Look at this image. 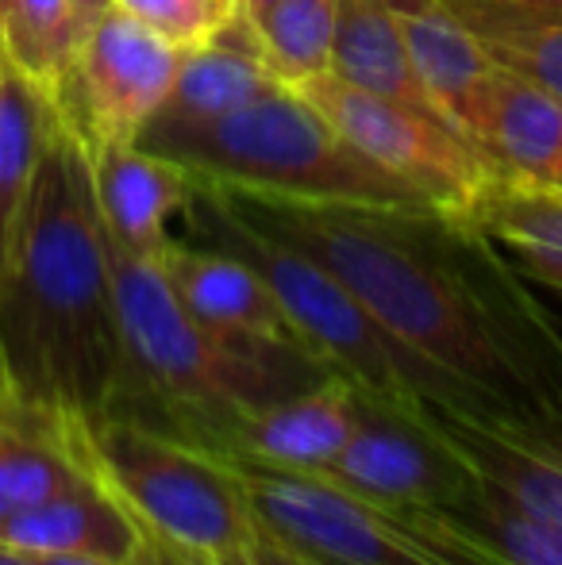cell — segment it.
<instances>
[{"label": "cell", "mask_w": 562, "mask_h": 565, "mask_svg": "<svg viewBox=\"0 0 562 565\" xmlns=\"http://www.w3.org/2000/svg\"><path fill=\"white\" fill-rule=\"evenodd\" d=\"M113 258L124 377L108 416L155 424L204 450H224L266 404L328 377V365L293 350H255L209 331L170 289L155 258Z\"/></svg>", "instance_id": "obj_3"}, {"label": "cell", "mask_w": 562, "mask_h": 565, "mask_svg": "<svg viewBox=\"0 0 562 565\" xmlns=\"http://www.w3.org/2000/svg\"><path fill=\"white\" fill-rule=\"evenodd\" d=\"M463 220L517 262L524 277L562 292V193L494 178Z\"/></svg>", "instance_id": "obj_21"}, {"label": "cell", "mask_w": 562, "mask_h": 565, "mask_svg": "<svg viewBox=\"0 0 562 565\" xmlns=\"http://www.w3.org/2000/svg\"><path fill=\"white\" fill-rule=\"evenodd\" d=\"M328 74L343 77L367 93H378V97H393L401 105L439 116V108L432 105L421 77H416L413 58L401 43L397 20L385 8V0H339Z\"/></svg>", "instance_id": "obj_20"}, {"label": "cell", "mask_w": 562, "mask_h": 565, "mask_svg": "<svg viewBox=\"0 0 562 565\" xmlns=\"http://www.w3.org/2000/svg\"><path fill=\"white\" fill-rule=\"evenodd\" d=\"M209 4H212V8H216V12H220V15H232V12H235V8H240V0H209Z\"/></svg>", "instance_id": "obj_34"}, {"label": "cell", "mask_w": 562, "mask_h": 565, "mask_svg": "<svg viewBox=\"0 0 562 565\" xmlns=\"http://www.w3.org/2000/svg\"><path fill=\"white\" fill-rule=\"evenodd\" d=\"M447 512H455L489 551L501 554L509 565H562V523L524 508L486 477L474 473L466 497Z\"/></svg>", "instance_id": "obj_25"}, {"label": "cell", "mask_w": 562, "mask_h": 565, "mask_svg": "<svg viewBox=\"0 0 562 565\" xmlns=\"http://www.w3.org/2000/svg\"><path fill=\"white\" fill-rule=\"evenodd\" d=\"M216 193L235 216L336 274L401 347L466 396L470 416L562 427L559 320L463 216L227 185Z\"/></svg>", "instance_id": "obj_1"}, {"label": "cell", "mask_w": 562, "mask_h": 565, "mask_svg": "<svg viewBox=\"0 0 562 565\" xmlns=\"http://www.w3.org/2000/svg\"><path fill=\"white\" fill-rule=\"evenodd\" d=\"M113 8V0H74V20H77V39L89 31L93 20H100V15Z\"/></svg>", "instance_id": "obj_31"}, {"label": "cell", "mask_w": 562, "mask_h": 565, "mask_svg": "<svg viewBox=\"0 0 562 565\" xmlns=\"http://www.w3.org/2000/svg\"><path fill=\"white\" fill-rule=\"evenodd\" d=\"M424 416L474 473L532 512L562 523V427L478 419L470 412L427 404Z\"/></svg>", "instance_id": "obj_14"}, {"label": "cell", "mask_w": 562, "mask_h": 565, "mask_svg": "<svg viewBox=\"0 0 562 565\" xmlns=\"http://www.w3.org/2000/svg\"><path fill=\"white\" fill-rule=\"evenodd\" d=\"M413 70L439 116L470 142V108L494 58L481 51L450 0H385Z\"/></svg>", "instance_id": "obj_18"}, {"label": "cell", "mask_w": 562, "mask_h": 565, "mask_svg": "<svg viewBox=\"0 0 562 565\" xmlns=\"http://www.w3.org/2000/svg\"><path fill=\"white\" fill-rule=\"evenodd\" d=\"M0 565H35V558L23 554V551H15V546L0 543Z\"/></svg>", "instance_id": "obj_33"}, {"label": "cell", "mask_w": 562, "mask_h": 565, "mask_svg": "<svg viewBox=\"0 0 562 565\" xmlns=\"http://www.w3.org/2000/svg\"><path fill=\"white\" fill-rule=\"evenodd\" d=\"M470 147L494 178L562 193V97L494 62L470 108Z\"/></svg>", "instance_id": "obj_12"}, {"label": "cell", "mask_w": 562, "mask_h": 565, "mask_svg": "<svg viewBox=\"0 0 562 565\" xmlns=\"http://www.w3.org/2000/svg\"><path fill=\"white\" fill-rule=\"evenodd\" d=\"M336 12L339 0H266L247 12L258 51L282 85L297 89L331 70Z\"/></svg>", "instance_id": "obj_24"}, {"label": "cell", "mask_w": 562, "mask_h": 565, "mask_svg": "<svg viewBox=\"0 0 562 565\" xmlns=\"http://www.w3.org/2000/svg\"><path fill=\"white\" fill-rule=\"evenodd\" d=\"M247 12L235 8L209 39L185 46L170 97L150 119H212L278 89Z\"/></svg>", "instance_id": "obj_17"}, {"label": "cell", "mask_w": 562, "mask_h": 565, "mask_svg": "<svg viewBox=\"0 0 562 565\" xmlns=\"http://www.w3.org/2000/svg\"><path fill=\"white\" fill-rule=\"evenodd\" d=\"M35 565H128L116 558H97V554H31Z\"/></svg>", "instance_id": "obj_30"}, {"label": "cell", "mask_w": 562, "mask_h": 565, "mask_svg": "<svg viewBox=\"0 0 562 565\" xmlns=\"http://www.w3.org/2000/svg\"><path fill=\"white\" fill-rule=\"evenodd\" d=\"M320 477L362 497L416 508H455L474 481L470 466L427 424L424 408L401 412L374 396H367L354 435Z\"/></svg>", "instance_id": "obj_10"}, {"label": "cell", "mask_w": 562, "mask_h": 565, "mask_svg": "<svg viewBox=\"0 0 562 565\" xmlns=\"http://www.w3.org/2000/svg\"><path fill=\"white\" fill-rule=\"evenodd\" d=\"M362 408H367V393L339 373H328L316 385L255 412L216 454H235L274 469H297V473H324L354 435Z\"/></svg>", "instance_id": "obj_13"}, {"label": "cell", "mask_w": 562, "mask_h": 565, "mask_svg": "<svg viewBox=\"0 0 562 565\" xmlns=\"http://www.w3.org/2000/svg\"><path fill=\"white\" fill-rule=\"evenodd\" d=\"M247 565H331V562L308 554L305 546H297L293 539L278 535V531H271L258 520L255 535L247 543Z\"/></svg>", "instance_id": "obj_28"}, {"label": "cell", "mask_w": 562, "mask_h": 565, "mask_svg": "<svg viewBox=\"0 0 562 565\" xmlns=\"http://www.w3.org/2000/svg\"><path fill=\"white\" fill-rule=\"evenodd\" d=\"M0 54H4V51H0Z\"/></svg>", "instance_id": "obj_37"}, {"label": "cell", "mask_w": 562, "mask_h": 565, "mask_svg": "<svg viewBox=\"0 0 562 565\" xmlns=\"http://www.w3.org/2000/svg\"><path fill=\"white\" fill-rule=\"evenodd\" d=\"M128 565H220V562L209 558V554H201V551H189V546L166 543V539L139 531V546L128 558Z\"/></svg>", "instance_id": "obj_29"}, {"label": "cell", "mask_w": 562, "mask_h": 565, "mask_svg": "<svg viewBox=\"0 0 562 565\" xmlns=\"http://www.w3.org/2000/svg\"><path fill=\"white\" fill-rule=\"evenodd\" d=\"M0 396H8V385H4V365H0Z\"/></svg>", "instance_id": "obj_36"}, {"label": "cell", "mask_w": 562, "mask_h": 565, "mask_svg": "<svg viewBox=\"0 0 562 565\" xmlns=\"http://www.w3.org/2000/svg\"><path fill=\"white\" fill-rule=\"evenodd\" d=\"M0 543L23 554H97L128 562L139 546V523L97 477H89L77 489L4 520Z\"/></svg>", "instance_id": "obj_19"}, {"label": "cell", "mask_w": 562, "mask_h": 565, "mask_svg": "<svg viewBox=\"0 0 562 565\" xmlns=\"http://www.w3.org/2000/svg\"><path fill=\"white\" fill-rule=\"evenodd\" d=\"M74 46V0H0V51L46 93L59 89Z\"/></svg>", "instance_id": "obj_26"}, {"label": "cell", "mask_w": 562, "mask_h": 565, "mask_svg": "<svg viewBox=\"0 0 562 565\" xmlns=\"http://www.w3.org/2000/svg\"><path fill=\"white\" fill-rule=\"evenodd\" d=\"M481 51L505 70L562 97V15L497 0H450Z\"/></svg>", "instance_id": "obj_23"}, {"label": "cell", "mask_w": 562, "mask_h": 565, "mask_svg": "<svg viewBox=\"0 0 562 565\" xmlns=\"http://www.w3.org/2000/svg\"><path fill=\"white\" fill-rule=\"evenodd\" d=\"M82 454L139 531L220 565H247L258 515L240 477L216 454L131 416L82 424Z\"/></svg>", "instance_id": "obj_6"}, {"label": "cell", "mask_w": 562, "mask_h": 565, "mask_svg": "<svg viewBox=\"0 0 562 565\" xmlns=\"http://www.w3.org/2000/svg\"><path fill=\"white\" fill-rule=\"evenodd\" d=\"M97 209L108 243L139 258H158L173 243V220L185 216L193 173L136 142L89 150Z\"/></svg>", "instance_id": "obj_15"}, {"label": "cell", "mask_w": 562, "mask_h": 565, "mask_svg": "<svg viewBox=\"0 0 562 565\" xmlns=\"http://www.w3.org/2000/svg\"><path fill=\"white\" fill-rule=\"evenodd\" d=\"M258 4H266V0H240L243 12H251V8H258Z\"/></svg>", "instance_id": "obj_35"}, {"label": "cell", "mask_w": 562, "mask_h": 565, "mask_svg": "<svg viewBox=\"0 0 562 565\" xmlns=\"http://www.w3.org/2000/svg\"><path fill=\"white\" fill-rule=\"evenodd\" d=\"M497 4H517V8H536V12H559L562 15V0H497Z\"/></svg>", "instance_id": "obj_32"}, {"label": "cell", "mask_w": 562, "mask_h": 565, "mask_svg": "<svg viewBox=\"0 0 562 565\" xmlns=\"http://www.w3.org/2000/svg\"><path fill=\"white\" fill-rule=\"evenodd\" d=\"M240 477L255 515L331 565H509L455 512L374 500L320 473L216 454Z\"/></svg>", "instance_id": "obj_7"}, {"label": "cell", "mask_w": 562, "mask_h": 565, "mask_svg": "<svg viewBox=\"0 0 562 565\" xmlns=\"http://www.w3.org/2000/svg\"><path fill=\"white\" fill-rule=\"evenodd\" d=\"M155 262L162 266L166 281L178 292L181 305L189 308V316L201 320L209 331L255 350L308 354L285 308L274 297V289L243 258L216 250V246L173 238Z\"/></svg>", "instance_id": "obj_11"}, {"label": "cell", "mask_w": 562, "mask_h": 565, "mask_svg": "<svg viewBox=\"0 0 562 565\" xmlns=\"http://www.w3.org/2000/svg\"><path fill=\"white\" fill-rule=\"evenodd\" d=\"M113 4L128 12L131 20H139L142 28L158 31L166 43L181 46V51L209 39L227 20L209 0H113Z\"/></svg>", "instance_id": "obj_27"}, {"label": "cell", "mask_w": 562, "mask_h": 565, "mask_svg": "<svg viewBox=\"0 0 562 565\" xmlns=\"http://www.w3.org/2000/svg\"><path fill=\"white\" fill-rule=\"evenodd\" d=\"M82 424L0 396V523L89 481Z\"/></svg>", "instance_id": "obj_16"}, {"label": "cell", "mask_w": 562, "mask_h": 565, "mask_svg": "<svg viewBox=\"0 0 562 565\" xmlns=\"http://www.w3.org/2000/svg\"><path fill=\"white\" fill-rule=\"evenodd\" d=\"M181 220L197 235V243L216 246L255 266L274 289L308 354L331 373L347 377L354 388L401 412H416L424 404L470 412L466 396L439 370L401 347L336 274H328L293 243L235 216L216 185L193 178V196Z\"/></svg>", "instance_id": "obj_5"}, {"label": "cell", "mask_w": 562, "mask_h": 565, "mask_svg": "<svg viewBox=\"0 0 562 565\" xmlns=\"http://www.w3.org/2000/svg\"><path fill=\"white\" fill-rule=\"evenodd\" d=\"M59 116L54 97L0 54V274L43 158L46 135Z\"/></svg>", "instance_id": "obj_22"}, {"label": "cell", "mask_w": 562, "mask_h": 565, "mask_svg": "<svg viewBox=\"0 0 562 565\" xmlns=\"http://www.w3.org/2000/svg\"><path fill=\"white\" fill-rule=\"evenodd\" d=\"M297 93H305L308 105L320 108L359 154L447 216H466L481 189L494 181L486 158L447 119L424 108L378 97L336 74L312 77L297 85Z\"/></svg>", "instance_id": "obj_8"}, {"label": "cell", "mask_w": 562, "mask_h": 565, "mask_svg": "<svg viewBox=\"0 0 562 565\" xmlns=\"http://www.w3.org/2000/svg\"><path fill=\"white\" fill-rule=\"evenodd\" d=\"M136 147L178 162L193 178L243 193L432 209L359 154L328 116L289 85L212 119H147Z\"/></svg>", "instance_id": "obj_4"}, {"label": "cell", "mask_w": 562, "mask_h": 565, "mask_svg": "<svg viewBox=\"0 0 562 565\" xmlns=\"http://www.w3.org/2000/svg\"><path fill=\"white\" fill-rule=\"evenodd\" d=\"M8 396L74 424L108 416L124 377L113 258L85 142L54 116L0 274Z\"/></svg>", "instance_id": "obj_2"}, {"label": "cell", "mask_w": 562, "mask_h": 565, "mask_svg": "<svg viewBox=\"0 0 562 565\" xmlns=\"http://www.w3.org/2000/svg\"><path fill=\"white\" fill-rule=\"evenodd\" d=\"M178 62L181 46L113 4L77 39L74 58L51 93L54 108L85 150L136 142L142 124L170 97Z\"/></svg>", "instance_id": "obj_9"}]
</instances>
